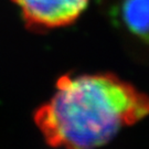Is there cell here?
Masks as SVG:
<instances>
[{"instance_id": "6da1fadb", "label": "cell", "mask_w": 149, "mask_h": 149, "mask_svg": "<svg viewBox=\"0 0 149 149\" xmlns=\"http://www.w3.org/2000/svg\"><path fill=\"white\" fill-rule=\"evenodd\" d=\"M34 122L50 146L95 149L149 115V96L111 73L63 75Z\"/></svg>"}, {"instance_id": "7a4b0ae2", "label": "cell", "mask_w": 149, "mask_h": 149, "mask_svg": "<svg viewBox=\"0 0 149 149\" xmlns=\"http://www.w3.org/2000/svg\"><path fill=\"white\" fill-rule=\"evenodd\" d=\"M31 30H51L66 27L79 18L90 0H12Z\"/></svg>"}, {"instance_id": "3957f363", "label": "cell", "mask_w": 149, "mask_h": 149, "mask_svg": "<svg viewBox=\"0 0 149 149\" xmlns=\"http://www.w3.org/2000/svg\"><path fill=\"white\" fill-rule=\"evenodd\" d=\"M117 17L130 33L149 44V0H119Z\"/></svg>"}]
</instances>
